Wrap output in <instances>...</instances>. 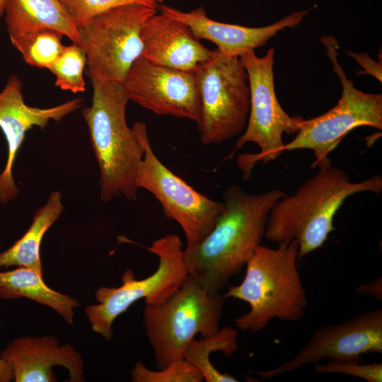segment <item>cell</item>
Instances as JSON below:
<instances>
[{"instance_id": "6da1fadb", "label": "cell", "mask_w": 382, "mask_h": 382, "mask_svg": "<svg viewBox=\"0 0 382 382\" xmlns=\"http://www.w3.org/2000/svg\"><path fill=\"white\" fill-rule=\"evenodd\" d=\"M285 193L249 194L237 185L223 192L226 209L199 244L183 250L188 274L211 292H220L238 274L264 237L270 210Z\"/></svg>"}, {"instance_id": "7a4b0ae2", "label": "cell", "mask_w": 382, "mask_h": 382, "mask_svg": "<svg viewBox=\"0 0 382 382\" xmlns=\"http://www.w3.org/2000/svg\"><path fill=\"white\" fill-rule=\"evenodd\" d=\"M381 190V175L352 183L345 171L328 163L294 194L275 202L264 238L277 244L295 239L299 256H306L321 248L335 231V216L349 197L361 192L379 194Z\"/></svg>"}, {"instance_id": "3957f363", "label": "cell", "mask_w": 382, "mask_h": 382, "mask_svg": "<svg viewBox=\"0 0 382 382\" xmlns=\"http://www.w3.org/2000/svg\"><path fill=\"white\" fill-rule=\"evenodd\" d=\"M299 257L295 239L274 248L261 244L255 248L241 283L223 295L250 306L248 312L236 318V328L257 332L273 319L295 322L304 316L308 298L298 270Z\"/></svg>"}, {"instance_id": "277c9868", "label": "cell", "mask_w": 382, "mask_h": 382, "mask_svg": "<svg viewBox=\"0 0 382 382\" xmlns=\"http://www.w3.org/2000/svg\"><path fill=\"white\" fill-rule=\"evenodd\" d=\"M91 106L83 109L99 170L100 199H137V175L144 149L126 121L129 100L121 83L91 79Z\"/></svg>"}, {"instance_id": "5b68a950", "label": "cell", "mask_w": 382, "mask_h": 382, "mask_svg": "<svg viewBox=\"0 0 382 382\" xmlns=\"http://www.w3.org/2000/svg\"><path fill=\"white\" fill-rule=\"evenodd\" d=\"M224 300L220 292L208 291L189 275L165 301L145 306L143 324L158 369L183 358L197 334L208 338L218 333Z\"/></svg>"}, {"instance_id": "8992f818", "label": "cell", "mask_w": 382, "mask_h": 382, "mask_svg": "<svg viewBox=\"0 0 382 382\" xmlns=\"http://www.w3.org/2000/svg\"><path fill=\"white\" fill-rule=\"evenodd\" d=\"M145 248L158 256L159 263L156 270L144 279H137L131 270H126L121 277V286L100 287L96 292L98 303L85 308L93 331L105 340L112 338L114 320L134 303L143 299L146 305L160 304L188 278L183 242L178 235L167 234Z\"/></svg>"}, {"instance_id": "52a82bcc", "label": "cell", "mask_w": 382, "mask_h": 382, "mask_svg": "<svg viewBox=\"0 0 382 382\" xmlns=\"http://www.w3.org/2000/svg\"><path fill=\"white\" fill-rule=\"evenodd\" d=\"M274 50L272 47L262 57H257L254 50L239 57L248 78L250 112L243 134L221 163L232 158L246 143H255L260 151L241 155L237 161L245 178H250L256 163L262 161L267 163L279 158L284 145L283 134H296L303 119L289 116L277 100L274 83Z\"/></svg>"}, {"instance_id": "ba28073f", "label": "cell", "mask_w": 382, "mask_h": 382, "mask_svg": "<svg viewBox=\"0 0 382 382\" xmlns=\"http://www.w3.org/2000/svg\"><path fill=\"white\" fill-rule=\"evenodd\" d=\"M195 74L201 102L197 124L201 142L220 144L240 134L250 106L248 74L240 57L224 55L216 49Z\"/></svg>"}, {"instance_id": "9c48e42d", "label": "cell", "mask_w": 382, "mask_h": 382, "mask_svg": "<svg viewBox=\"0 0 382 382\" xmlns=\"http://www.w3.org/2000/svg\"><path fill=\"white\" fill-rule=\"evenodd\" d=\"M157 9L127 4L110 9L78 28L91 79L122 83L134 62L142 55L141 30Z\"/></svg>"}, {"instance_id": "30bf717a", "label": "cell", "mask_w": 382, "mask_h": 382, "mask_svg": "<svg viewBox=\"0 0 382 382\" xmlns=\"http://www.w3.org/2000/svg\"><path fill=\"white\" fill-rule=\"evenodd\" d=\"M327 47L333 70L342 86L336 105L325 113L309 120L303 119L294 139L284 144L282 151L311 149L318 168L331 163L329 154L353 129L369 126L382 129V94L367 93L357 89L337 60L335 42L330 37L322 39Z\"/></svg>"}, {"instance_id": "8fae6325", "label": "cell", "mask_w": 382, "mask_h": 382, "mask_svg": "<svg viewBox=\"0 0 382 382\" xmlns=\"http://www.w3.org/2000/svg\"><path fill=\"white\" fill-rule=\"evenodd\" d=\"M144 149L137 185L159 202L165 216L183 228L187 245L199 244L210 233L226 209L223 202L213 200L195 190L166 167L154 153L146 125L136 122L132 127Z\"/></svg>"}, {"instance_id": "7c38bea8", "label": "cell", "mask_w": 382, "mask_h": 382, "mask_svg": "<svg viewBox=\"0 0 382 382\" xmlns=\"http://www.w3.org/2000/svg\"><path fill=\"white\" fill-rule=\"evenodd\" d=\"M382 352V309L368 310L341 323L317 329L291 359L278 367L254 371L269 379L323 359H361L365 354Z\"/></svg>"}, {"instance_id": "4fadbf2b", "label": "cell", "mask_w": 382, "mask_h": 382, "mask_svg": "<svg viewBox=\"0 0 382 382\" xmlns=\"http://www.w3.org/2000/svg\"><path fill=\"white\" fill-rule=\"evenodd\" d=\"M122 85L129 100L156 115L200 122L201 102L195 71L159 65L141 55Z\"/></svg>"}, {"instance_id": "5bb4252c", "label": "cell", "mask_w": 382, "mask_h": 382, "mask_svg": "<svg viewBox=\"0 0 382 382\" xmlns=\"http://www.w3.org/2000/svg\"><path fill=\"white\" fill-rule=\"evenodd\" d=\"M82 103V98H76L48 108L28 105L23 99L20 79L16 75L9 78L0 92V129L6 137L8 148L6 163L0 174L1 204L13 200L19 193L13 178L12 169L26 132L34 126L43 129L50 120L59 122L78 110Z\"/></svg>"}, {"instance_id": "9a60e30c", "label": "cell", "mask_w": 382, "mask_h": 382, "mask_svg": "<svg viewBox=\"0 0 382 382\" xmlns=\"http://www.w3.org/2000/svg\"><path fill=\"white\" fill-rule=\"evenodd\" d=\"M0 357L10 365L16 382H56L54 366L68 370L70 382L85 381L81 354L69 344L59 345L54 335L14 339L0 352Z\"/></svg>"}, {"instance_id": "2e32d148", "label": "cell", "mask_w": 382, "mask_h": 382, "mask_svg": "<svg viewBox=\"0 0 382 382\" xmlns=\"http://www.w3.org/2000/svg\"><path fill=\"white\" fill-rule=\"evenodd\" d=\"M156 9L185 24L198 38L215 44L221 54L236 57L263 46L270 38L285 28H294L308 13V11H297L271 25L250 28L214 21L207 17L201 6L190 12H183L158 4Z\"/></svg>"}, {"instance_id": "e0dca14e", "label": "cell", "mask_w": 382, "mask_h": 382, "mask_svg": "<svg viewBox=\"0 0 382 382\" xmlns=\"http://www.w3.org/2000/svg\"><path fill=\"white\" fill-rule=\"evenodd\" d=\"M142 56L153 63L195 71L214 55L183 23L155 13L141 30Z\"/></svg>"}, {"instance_id": "ac0fdd59", "label": "cell", "mask_w": 382, "mask_h": 382, "mask_svg": "<svg viewBox=\"0 0 382 382\" xmlns=\"http://www.w3.org/2000/svg\"><path fill=\"white\" fill-rule=\"evenodd\" d=\"M4 15L10 38L52 29L79 43L78 29L59 0H5Z\"/></svg>"}, {"instance_id": "d6986e66", "label": "cell", "mask_w": 382, "mask_h": 382, "mask_svg": "<svg viewBox=\"0 0 382 382\" xmlns=\"http://www.w3.org/2000/svg\"><path fill=\"white\" fill-rule=\"evenodd\" d=\"M0 297L5 300L26 298L51 308L69 324L74 321L78 301L50 288L43 276L26 267L0 272Z\"/></svg>"}, {"instance_id": "ffe728a7", "label": "cell", "mask_w": 382, "mask_h": 382, "mask_svg": "<svg viewBox=\"0 0 382 382\" xmlns=\"http://www.w3.org/2000/svg\"><path fill=\"white\" fill-rule=\"evenodd\" d=\"M63 211L61 192L58 190L52 192L45 204L35 212L33 222L24 235L0 253V268L23 266L31 268L43 276L40 257V245L44 235L59 219Z\"/></svg>"}, {"instance_id": "44dd1931", "label": "cell", "mask_w": 382, "mask_h": 382, "mask_svg": "<svg viewBox=\"0 0 382 382\" xmlns=\"http://www.w3.org/2000/svg\"><path fill=\"white\" fill-rule=\"evenodd\" d=\"M237 337V330L226 326L212 337L198 340L193 338L185 349L183 358L195 366L207 382H237L238 380L234 376L217 370L209 359L214 352H221L231 357L238 349Z\"/></svg>"}, {"instance_id": "7402d4cb", "label": "cell", "mask_w": 382, "mask_h": 382, "mask_svg": "<svg viewBox=\"0 0 382 382\" xmlns=\"http://www.w3.org/2000/svg\"><path fill=\"white\" fill-rule=\"evenodd\" d=\"M63 36L55 30L40 29L10 40L27 64L48 69L64 49L62 43Z\"/></svg>"}, {"instance_id": "603a6c76", "label": "cell", "mask_w": 382, "mask_h": 382, "mask_svg": "<svg viewBox=\"0 0 382 382\" xmlns=\"http://www.w3.org/2000/svg\"><path fill=\"white\" fill-rule=\"evenodd\" d=\"M86 65V55L78 44L65 46L59 57L48 69L55 76V85L64 91L74 93L86 90L83 71Z\"/></svg>"}, {"instance_id": "cb8c5ba5", "label": "cell", "mask_w": 382, "mask_h": 382, "mask_svg": "<svg viewBox=\"0 0 382 382\" xmlns=\"http://www.w3.org/2000/svg\"><path fill=\"white\" fill-rule=\"evenodd\" d=\"M133 382H202L199 370L184 358L177 359L163 369H149L141 362H137L131 371Z\"/></svg>"}, {"instance_id": "d4e9b609", "label": "cell", "mask_w": 382, "mask_h": 382, "mask_svg": "<svg viewBox=\"0 0 382 382\" xmlns=\"http://www.w3.org/2000/svg\"><path fill=\"white\" fill-rule=\"evenodd\" d=\"M77 29L93 18L113 8L141 4L156 8L153 0H59Z\"/></svg>"}, {"instance_id": "484cf974", "label": "cell", "mask_w": 382, "mask_h": 382, "mask_svg": "<svg viewBox=\"0 0 382 382\" xmlns=\"http://www.w3.org/2000/svg\"><path fill=\"white\" fill-rule=\"evenodd\" d=\"M363 359L328 361L314 364V369L320 374H341L355 376L367 382L382 381V363L363 364Z\"/></svg>"}, {"instance_id": "4316f807", "label": "cell", "mask_w": 382, "mask_h": 382, "mask_svg": "<svg viewBox=\"0 0 382 382\" xmlns=\"http://www.w3.org/2000/svg\"><path fill=\"white\" fill-rule=\"evenodd\" d=\"M348 54L354 57L356 61H357L358 63L364 68V71L359 73V74H371L381 82V61L380 63L376 62L369 57V54L366 53L355 54L352 52H349Z\"/></svg>"}, {"instance_id": "83f0119b", "label": "cell", "mask_w": 382, "mask_h": 382, "mask_svg": "<svg viewBox=\"0 0 382 382\" xmlns=\"http://www.w3.org/2000/svg\"><path fill=\"white\" fill-rule=\"evenodd\" d=\"M360 295L370 296L379 301L382 300V278L359 284L355 289Z\"/></svg>"}, {"instance_id": "f1b7e54d", "label": "cell", "mask_w": 382, "mask_h": 382, "mask_svg": "<svg viewBox=\"0 0 382 382\" xmlns=\"http://www.w3.org/2000/svg\"><path fill=\"white\" fill-rule=\"evenodd\" d=\"M13 381V374L10 365L0 357V382Z\"/></svg>"}, {"instance_id": "f546056e", "label": "cell", "mask_w": 382, "mask_h": 382, "mask_svg": "<svg viewBox=\"0 0 382 382\" xmlns=\"http://www.w3.org/2000/svg\"><path fill=\"white\" fill-rule=\"evenodd\" d=\"M4 2L5 0H0V17H1L4 13Z\"/></svg>"}, {"instance_id": "4dcf8cb0", "label": "cell", "mask_w": 382, "mask_h": 382, "mask_svg": "<svg viewBox=\"0 0 382 382\" xmlns=\"http://www.w3.org/2000/svg\"><path fill=\"white\" fill-rule=\"evenodd\" d=\"M153 1H155L156 3H157V4H161V3H162L164 0H153Z\"/></svg>"}]
</instances>
